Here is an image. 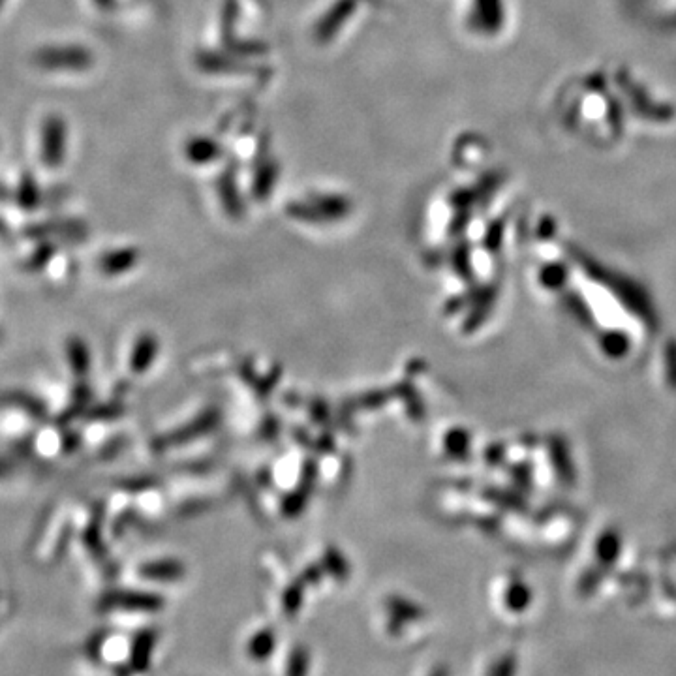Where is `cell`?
<instances>
[{"label": "cell", "instance_id": "obj_1", "mask_svg": "<svg viewBox=\"0 0 676 676\" xmlns=\"http://www.w3.org/2000/svg\"><path fill=\"white\" fill-rule=\"evenodd\" d=\"M93 51L79 44L49 46L34 53V64L47 72H83L93 66Z\"/></svg>", "mask_w": 676, "mask_h": 676}, {"label": "cell", "instance_id": "obj_2", "mask_svg": "<svg viewBox=\"0 0 676 676\" xmlns=\"http://www.w3.org/2000/svg\"><path fill=\"white\" fill-rule=\"evenodd\" d=\"M68 151V126L61 115L51 113L40 128V160L49 169L61 168Z\"/></svg>", "mask_w": 676, "mask_h": 676}, {"label": "cell", "instance_id": "obj_3", "mask_svg": "<svg viewBox=\"0 0 676 676\" xmlns=\"http://www.w3.org/2000/svg\"><path fill=\"white\" fill-rule=\"evenodd\" d=\"M19 198H21V201L25 203V205H29V207H32L34 203H36V200H38V190H36V185H34V179L29 177H25L23 181H21V188H19Z\"/></svg>", "mask_w": 676, "mask_h": 676}, {"label": "cell", "instance_id": "obj_4", "mask_svg": "<svg viewBox=\"0 0 676 676\" xmlns=\"http://www.w3.org/2000/svg\"><path fill=\"white\" fill-rule=\"evenodd\" d=\"M94 2H96L98 6H102V8H106V6H109V2H111V0H94Z\"/></svg>", "mask_w": 676, "mask_h": 676}, {"label": "cell", "instance_id": "obj_5", "mask_svg": "<svg viewBox=\"0 0 676 676\" xmlns=\"http://www.w3.org/2000/svg\"><path fill=\"white\" fill-rule=\"evenodd\" d=\"M4 2H6V0H0V8H2V6H4Z\"/></svg>", "mask_w": 676, "mask_h": 676}]
</instances>
